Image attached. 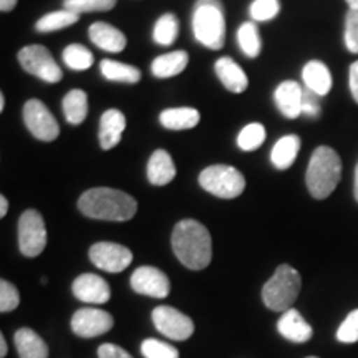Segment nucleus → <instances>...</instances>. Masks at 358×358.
<instances>
[{
  "instance_id": "f03ea898",
  "label": "nucleus",
  "mask_w": 358,
  "mask_h": 358,
  "mask_svg": "<svg viewBox=\"0 0 358 358\" xmlns=\"http://www.w3.org/2000/svg\"><path fill=\"white\" fill-rule=\"evenodd\" d=\"M78 209L87 217L100 221L124 222L136 214L138 203L127 192L111 187H95L85 191L78 199Z\"/></svg>"
},
{
  "instance_id": "f257e3e1",
  "label": "nucleus",
  "mask_w": 358,
  "mask_h": 358,
  "mask_svg": "<svg viewBox=\"0 0 358 358\" xmlns=\"http://www.w3.org/2000/svg\"><path fill=\"white\" fill-rule=\"evenodd\" d=\"M174 256L191 271H201L211 264L213 241L209 231L194 219H185L174 226L171 236Z\"/></svg>"
},
{
  "instance_id": "e433bc0d",
  "label": "nucleus",
  "mask_w": 358,
  "mask_h": 358,
  "mask_svg": "<svg viewBox=\"0 0 358 358\" xmlns=\"http://www.w3.org/2000/svg\"><path fill=\"white\" fill-rule=\"evenodd\" d=\"M337 338L342 343L358 342V308L350 312L337 330Z\"/></svg>"
},
{
  "instance_id": "412c9836",
  "label": "nucleus",
  "mask_w": 358,
  "mask_h": 358,
  "mask_svg": "<svg viewBox=\"0 0 358 358\" xmlns=\"http://www.w3.org/2000/svg\"><path fill=\"white\" fill-rule=\"evenodd\" d=\"M302 78L303 83H306V88L312 90L319 96L329 95L330 90H332V75H330V70L327 69L325 64H322L319 60L307 62L302 70Z\"/></svg>"
},
{
  "instance_id": "c03bdc74",
  "label": "nucleus",
  "mask_w": 358,
  "mask_h": 358,
  "mask_svg": "<svg viewBox=\"0 0 358 358\" xmlns=\"http://www.w3.org/2000/svg\"><path fill=\"white\" fill-rule=\"evenodd\" d=\"M7 342H6V337L3 335H0V358L7 357Z\"/></svg>"
},
{
  "instance_id": "a18cd8bd",
  "label": "nucleus",
  "mask_w": 358,
  "mask_h": 358,
  "mask_svg": "<svg viewBox=\"0 0 358 358\" xmlns=\"http://www.w3.org/2000/svg\"><path fill=\"white\" fill-rule=\"evenodd\" d=\"M353 192H355V199L358 203V164H357V169H355V186H353Z\"/></svg>"
},
{
  "instance_id": "a878e982",
  "label": "nucleus",
  "mask_w": 358,
  "mask_h": 358,
  "mask_svg": "<svg viewBox=\"0 0 358 358\" xmlns=\"http://www.w3.org/2000/svg\"><path fill=\"white\" fill-rule=\"evenodd\" d=\"M101 75L111 82H122V83H138L141 80V71L133 65L122 64L116 60H101L100 64Z\"/></svg>"
},
{
  "instance_id": "09e8293b",
  "label": "nucleus",
  "mask_w": 358,
  "mask_h": 358,
  "mask_svg": "<svg viewBox=\"0 0 358 358\" xmlns=\"http://www.w3.org/2000/svg\"><path fill=\"white\" fill-rule=\"evenodd\" d=\"M307 358H317V357H307Z\"/></svg>"
},
{
  "instance_id": "39448f33",
  "label": "nucleus",
  "mask_w": 358,
  "mask_h": 358,
  "mask_svg": "<svg viewBox=\"0 0 358 358\" xmlns=\"http://www.w3.org/2000/svg\"><path fill=\"white\" fill-rule=\"evenodd\" d=\"M301 287V274L289 264H282L262 287V301L271 310L285 312L297 301Z\"/></svg>"
},
{
  "instance_id": "a19ab883",
  "label": "nucleus",
  "mask_w": 358,
  "mask_h": 358,
  "mask_svg": "<svg viewBox=\"0 0 358 358\" xmlns=\"http://www.w3.org/2000/svg\"><path fill=\"white\" fill-rule=\"evenodd\" d=\"M348 83H350V92L353 100L358 103V60L350 65V75H348Z\"/></svg>"
},
{
  "instance_id": "c756f323",
  "label": "nucleus",
  "mask_w": 358,
  "mask_h": 358,
  "mask_svg": "<svg viewBox=\"0 0 358 358\" xmlns=\"http://www.w3.org/2000/svg\"><path fill=\"white\" fill-rule=\"evenodd\" d=\"M178 32L179 24L176 15H173V13H164V15L159 17L158 22H156L153 30V40L158 45L168 47V45L174 43V40L178 37Z\"/></svg>"
},
{
  "instance_id": "ea45409f",
  "label": "nucleus",
  "mask_w": 358,
  "mask_h": 358,
  "mask_svg": "<svg viewBox=\"0 0 358 358\" xmlns=\"http://www.w3.org/2000/svg\"><path fill=\"white\" fill-rule=\"evenodd\" d=\"M98 358H133L127 350L122 347L113 345V343H103L98 348Z\"/></svg>"
},
{
  "instance_id": "2eb2a0df",
  "label": "nucleus",
  "mask_w": 358,
  "mask_h": 358,
  "mask_svg": "<svg viewBox=\"0 0 358 358\" xmlns=\"http://www.w3.org/2000/svg\"><path fill=\"white\" fill-rule=\"evenodd\" d=\"M302 98H303V88L294 80H287L282 82L277 87L274 93V100L277 108L285 118H297L302 115Z\"/></svg>"
},
{
  "instance_id": "9b49d317",
  "label": "nucleus",
  "mask_w": 358,
  "mask_h": 358,
  "mask_svg": "<svg viewBox=\"0 0 358 358\" xmlns=\"http://www.w3.org/2000/svg\"><path fill=\"white\" fill-rule=\"evenodd\" d=\"M115 320L108 312L101 308L85 307L80 308L71 317V330L75 335L83 338H93L105 335L113 329Z\"/></svg>"
},
{
  "instance_id": "cd10ccee",
  "label": "nucleus",
  "mask_w": 358,
  "mask_h": 358,
  "mask_svg": "<svg viewBox=\"0 0 358 358\" xmlns=\"http://www.w3.org/2000/svg\"><path fill=\"white\" fill-rule=\"evenodd\" d=\"M78 19H80L78 13L64 8V10L52 12V13H47V15H43L42 19L37 22L35 29H37V32H42V34L55 32V30L66 29V27L75 25L78 22Z\"/></svg>"
},
{
  "instance_id": "20e7f679",
  "label": "nucleus",
  "mask_w": 358,
  "mask_h": 358,
  "mask_svg": "<svg viewBox=\"0 0 358 358\" xmlns=\"http://www.w3.org/2000/svg\"><path fill=\"white\" fill-rule=\"evenodd\" d=\"M192 32L209 50H221L226 42V19L221 0H198L192 13Z\"/></svg>"
},
{
  "instance_id": "f3484780",
  "label": "nucleus",
  "mask_w": 358,
  "mask_h": 358,
  "mask_svg": "<svg viewBox=\"0 0 358 358\" xmlns=\"http://www.w3.org/2000/svg\"><path fill=\"white\" fill-rule=\"evenodd\" d=\"M90 40L96 45L98 48L105 52L118 53L127 47L128 40L122 30H118L116 27L106 24V22H95L88 30Z\"/></svg>"
},
{
  "instance_id": "ddd939ff",
  "label": "nucleus",
  "mask_w": 358,
  "mask_h": 358,
  "mask_svg": "<svg viewBox=\"0 0 358 358\" xmlns=\"http://www.w3.org/2000/svg\"><path fill=\"white\" fill-rule=\"evenodd\" d=\"M131 289L136 294L148 295L155 299H166L171 290L168 275L159 268L151 266L138 267L129 279Z\"/></svg>"
},
{
  "instance_id": "8fccbe9b",
  "label": "nucleus",
  "mask_w": 358,
  "mask_h": 358,
  "mask_svg": "<svg viewBox=\"0 0 358 358\" xmlns=\"http://www.w3.org/2000/svg\"><path fill=\"white\" fill-rule=\"evenodd\" d=\"M71 2H77V0H71Z\"/></svg>"
},
{
  "instance_id": "4468645a",
  "label": "nucleus",
  "mask_w": 358,
  "mask_h": 358,
  "mask_svg": "<svg viewBox=\"0 0 358 358\" xmlns=\"http://www.w3.org/2000/svg\"><path fill=\"white\" fill-rule=\"evenodd\" d=\"M73 295L85 303H106L111 297L108 282L96 274H82L71 285Z\"/></svg>"
},
{
  "instance_id": "2f4dec72",
  "label": "nucleus",
  "mask_w": 358,
  "mask_h": 358,
  "mask_svg": "<svg viewBox=\"0 0 358 358\" xmlns=\"http://www.w3.org/2000/svg\"><path fill=\"white\" fill-rule=\"evenodd\" d=\"M266 141V128L261 123H250L241 129L237 136V146L243 151H256Z\"/></svg>"
},
{
  "instance_id": "de8ad7c7",
  "label": "nucleus",
  "mask_w": 358,
  "mask_h": 358,
  "mask_svg": "<svg viewBox=\"0 0 358 358\" xmlns=\"http://www.w3.org/2000/svg\"><path fill=\"white\" fill-rule=\"evenodd\" d=\"M6 110V96L0 95V111Z\"/></svg>"
},
{
  "instance_id": "37998d69",
  "label": "nucleus",
  "mask_w": 358,
  "mask_h": 358,
  "mask_svg": "<svg viewBox=\"0 0 358 358\" xmlns=\"http://www.w3.org/2000/svg\"><path fill=\"white\" fill-rule=\"evenodd\" d=\"M8 211V201L6 196H0V217H6Z\"/></svg>"
},
{
  "instance_id": "7c9ffc66",
  "label": "nucleus",
  "mask_w": 358,
  "mask_h": 358,
  "mask_svg": "<svg viewBox=\"0 0 358 358\" xmlns=\"http://www.w3.org/2000/svg\"><path fill=\"white\" fill-rule=\"evenodd\" d=\"M64 62L65 65L69 66L71 70H77V71H83L88 70L90 66L93 65L95 58H93V53L88 50L87 47L80 43H73L69 45V47L64 50Z\"/></svg>"
},
{
  "instance_id": "c9c22d12",
  "label": "nucleus",
  "mask_w": 358,
  "mask_h": 358,
  "mask_svg": "<svg viewBox=\"0 0 358 358\" xmlns=\"http://www.w3.org/2000/svg\"><path fill=\"white\" fill-rule=\"evenodd\" d=\"M20 303L19 290L10 282L2 279L0 280V312L7 313L15 310Z\"/></svg>"
},
{
  "instance_id": "f8f14e48",
  "label": "nucleus",
  "mask_w": 358,
  "mask_h": 358,
  "mask_svg": "<svg viewBox=\"0 0 358 358\" xmlns=\"http://www.w3.org/2000/svg\"><path fill=\"white\" fill-rule=\"evenodd\" d=\"M90 261L98 268L111 274L123 272L133 261V254L128 248L116 243H96L90 248Z\"/></svg>"
},
{
  "instance_id": "b1692460",
  "label": "nucleus",
  "mask_w": 358,
  "mask_h": 358,
  "mask_svg": "<svg viewBox=\"0 0 358 358\" xmlns=\"http://www.w3.org/2000/svg\"><path fill=\"white\" fill-rule=\"evenodd\" d=\"M299 151H301V138L297 134H287V136L280 138L272 148V164L277 169H287L294 164Z\"/></svg>"
},
{
  "instance_id": "423d86ee",
  "label": "nucleus",
  "mask_w": 358,
  "mask_h": 358,
  "mask_svg": "<svg viewBox=\"0 0 358 358\" xmlns=\"http://www.w3.org/2000/svg\"><path fill=\"white\" fill-rule=\"evenodd\" d=\"M199 185L216 198L234 199L239 198L245 189V178L234 166L214 164L201 171Z\"/></svg>"
},
{
  "instance_id": "473e14b6",
  "label": "nucleus",
  "mask_w": 358,
  "mask_h": 358,
  "mask_svg": "<svg viewBox=\"0 0 358 358\" xmlns=\"http://www.w3.org/2000/svg\"><path fill=\"white\" fill-rule=\"evenodd\" d=\"M116 6V0H65V8L75 13H90V12H108Z\"/></svg>"
},
{
  "instance_id": "6e6552de",
  "label": "nucleus",
  "mask_w": 358,
  "mask_h": 358,
  "mask_svg": "<svg viewBox=\"0 0 358 358\" xmlns=\"http://www.w3.org/2000/svg\"><path fill=\"white\" fill-rule=\"evenodd\" d=\"M47 245V227L42 214L27 209L19 219V249L25 257H37Z\"/></svg>"
},
{
  "instance_id": "9d476101",
  "label": "nucleus",
  "mask_w": 358,
  "mask_h": 358,
  "mask_svg": "<svg viewBox=\"0 0 358 358\" xmlns=\"http://www.w3.org/2000/svg\"><path fill=\"white\" fill-rule=\"evenodd\" d=\"M153 324L164 337L171 340H187L194 334V322L186 313L168 306H159L153 310Z\"/></svg>"
},
{
  "instance_id": "1a4fd4ad",
  "label": "nucleus",
  "mask_w": 358,
  "mask_h": 358,
  "mask_svg": "<svg viewBox=\"0 0 358 358\" xmlns=\"http://www.w3.org/2000/svg\"><path fill=\"white\" fill-rule=\"evenodd\" d=\"M24 122L29 131L40 141H53L60 134L55 116L40 100H29L24 106Z\"/></svg>"
},
{
  "instance_id": "72a5a7b5",
  "label": "nucleus",
  "mask_w": 358,
  "mask_h": 358,
  "mask_svg": "<svg viewBox=\"0 0 358 358\" xmlns=\"http://www.w3.org/2000/svg\"><path fill=\"white\" fill-rule=\"evenodd\" d=\"M141 353L145 358H179L176 348L156 338H146L141 343Z\"/></svg>"
},
{
  "instance_id": "c85d7f7f",
  "label": "nucleus",
  "mask_w": 358,
  "mask_h": 358,
  "mask_svg": "<svg viewBox=\"0 0 358 358\" xmlns=\"http://www.w3.org/2000/svg\"><path fill=\"white\" fill-rule=\"evenodd\" d=\"M237 42H239V47L244 52V55H248L249 58L259 57L262 42L261 34H259V29L254 22H245V24L239 27V30H237Z\"/></svg>"
},
{
  "instance_id": "aec40b11",
  "label": "nucleus",
  "mask_w": 358,
  "mask_h": 358,
  "mask_svg": "<svg viewBox=\"0 0 358 358\" xmlns=\"http://www.w3.org/2000/svg\"><path fill=\"white\" fill-rule=\"evenodd\" d=\"M216 75L224 87L232 93H243L249 87L245 71L229 57H222L216 62Z\"/></svg>"
},
{
  "instance_id": "58836bf2",
  "label": "nucleus",
  "mask_w": 358,
  "mask_h": 358,
  "mask_svg": "<svg viewBox=\"0 0 358 358\" xmlns=\"http://www.w3.org/2000/svg\"><path fill=\"white\" fill-rule=\"evenodd\" d=\"M302 115L312 116V118H317L320 115V96L308 88H303Z\"/></svg>"
},
{
  "instance_id": "dca6fc26",
  "label": "nucleus",
  "mask_w": 358,
  "mask_h": 358,
  "mask_svg": "<svg viewBox=\"0 0 358 358\" xmlns=\"http://www.w3.org/2000/svg\"><path fill=\"white\" fill-rule=\"evenodd\" d=\"M277 330L285 340L294 343H306L313 335L312 327L307 324L301 312L295 310V308H289V310L284 312V315L277 322Z\"/></svg>"
},
{
  "instance_id": "4be33fe9",
  "label": "nucleus",
  "mask_w": 358,
  "mask_h": 358,
  "mask_svg": "<svg viewBox=\"0 0 358 358\" xmlns=\"http://www.w3.org/2000/svg\"><path fill=\"white\" fill-rule=\"evenodd\" d=\"M15 347L20 358H47L48 347L32 329H20L15 332Z\"/></svg>"
},
{
  "instance_id": "79ce46f5",
  "label": "nucleus",
  "mask_w": 358,
  "mask_h": 358,
  "mask_svg": "<svg viewBox=\"0 0 358 358\" xmlns=\"http://www.w3.org/2000/svg\"><path fill=\"white\" fill-rule=\"evenodd\" d=\"M19 0H0V10L2 12H12L15 8Z\"/></svg>"
},
{
  "instance_id": "bb28decb",
  "label": "nucleus",
  "mask_w": 358,
  "mask_h": 358,
  "mask_svg": "<svg viewBox=\"0 0 358 358\" xmlns=\"http://www.w3.org/2000/svg\"><path fill=\"white\" fill-rule=\"evenodd\" d=\"M64 113L70 124H80L88 115V96L83 90H71L64 98Z\"/></svg>"
},
{
  "instance_id": "5701e85b",
  "label": "nucleus",
  "mask_w": 358,
  "mask_h": 358,
  "mask_svg": "<svg viewBox=\"0 0 358 358\" xmlns=\"http://www.w3.org/2000/svg\"><path fill=\"white\" fill-rule=\"evenodd\" d=\"M187 62H189V57H187L186 52H169L155 58L153 64H151V71H153L155 77L158 78H171L176 77L181 71H185Z\"/></svg>"
},
{
  "instance_id": "49530a36",
  "label": "nucleus",
  "mask_w": 358,
  "mask_h": 358,
  "mask_svg": "<svg viewBox=\"0 0 358 358\" xmlns=\"http://www.w3.org/2000/svg\"><path fill=\"white\" fill-rule=\"evenodd\" d=\"M347 3L352 10H358V0H347Z\"/></svg>"
},
{
  "instance_id": "6ab92c4d",
  "label": "nucleus",
  "mask_w": 358,
  "mask_h": 358,
  "mask_svg": "<svg viewBox=\"0 0 358 358\" xmlns=\"http://www.w3.org/2000/svg\"><path fill=\"white\" fill-rule=\"evenodd\" d=\"M176 176V166L166 150H156L148 161V179L155 186H166Z\"/></svg>"
},
{
  "instance_id": "4c0bfd02",
  "label": "nucleus",
  "mask_w": 358,
  "mask_h": 358,
  "mask_svg": "<svg viewBox=\"0 0 358 358\" xmlns=\"http://www.w3.org/2000/svg\"><path fill=\"white\" fill-rule=\"evenodd\" d=\"M345 45L348 52L358 53V10H348L345 17Z\"/></svg>"
},
{
  "instance_id": "393cba45",
  "label": "nucleus",
  "mask_w": 358,
  "mask_h": 358,
  "mask_svg": "<svg viewBox=\"0 0 358 358\" xmlns=\"http://www.w3.org/2000/svg\"><path fill=\"white\" fill-rule=\"evenodd\" d=\"M201 115L196 108L182 106V108H168L159 115V122L168 129H191L199 123Z\"/></svg>"
},
{
  "instance_id": "f704fd0d",
  "label": "nucleus",
  "mask_w": 358,
  "mask_h": 358,
  "mask_svg": "<svg viewBox=\"0 0 358 358\" xmlns=\"http://www.w3.org/2000/svg\"><path fill=\"white\" fill-rule=\"evenodd\" d=\"M280 10L279 0H254L250 6V17L256 22L272 20Z\"/></svg>"
},
{
  "instance_id": "a211bd4d",
  "label": "nucleus",
  "mask_w": 358,
  "mask_h": 358,
  "mask_svg": "<svg viewBox=\"0 0 358 358\" xmlns=\"http://www.w3.org/2000/svg\"><path fill=\"white\" fill-rule=\"evenodd\" d=\"M127 128V118L120 110H106L100 120V145L103 150H111L122 141Z\"/></svg>"
},
{
  "instance_id": "7ed1b4c3",
  "label": "nucleus",
  "mask_w": 358,
  "mask_h": 358,
  "mask_svg": "<svg viewBox=\"0 0 358 358\" xmlns=\"http://www.w3.org/2000/svg\"><path fill=\"white\" fill-rule=\"evenodd\" d=\"M342 178V161L337 151L329 146H319L313 151L306 174L307 189L312 198L327 199Z\"/></svg>"
},
{
  "instance_id": "0eeeda50",
  "label": "nucleus",
  "mask_w": 358,
  "mask_h": 358,
  "mask_svg": "<svg viewBox=\"0 0 358 358\" xmlns=\"http://www.w3.org/2000/svg\"><path fill=\"white\" fill-rule=\"evenodd\" d=\"M22 69L47 83H58L64 78L60 66L43 45H27L19 52Z\"/></svg>"
}]
</instances>
